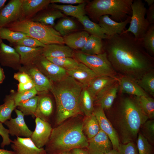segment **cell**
<instances>
[{"instance_id":"20","label":"cell","mask_w":154,"mask_h":154,"mask_svg":"<svg viewBox=\"0 0 154 154\" xmlns=\"http://www.w3.org/2000/svg\"><path fill=\"white\" fill-rule=\"evenodd\" d=\"M15 48L20 55V64L25 66L34 64L43 55V47L31 48L16 45Z\"/></svg>"},{"instance_id":"52","label":"cell","mask_w":154,"mask_h":154,"mask_svg":"<svg viewBox=\"0 0 154 154\" xmlns=\"http://www.w3.org/2000/svg\"><path fill=\"white\" fill-rule=\"evenodd\" d=\"M66 154H90L88 151L84 148H75L73 149Z\"/></svg>"},{"instance_id":"26","label":"cell","mask_w":154,"mask_h":154,"mask_svg":"<svg viewBox=\"0 0 154 154\" xmlns=\"http://www.w3.org/2000/svg\"><path fill=\"white\" fill-rule=\"evenodd\" d=\"M53 109V102L50 97L46 96H39L35 118L38 117L49 122Z\"/></svg>"},{"instance_id":"4","label":"cell","mask_w":154,"mask_h":154,"mask_svg":"<svg viewBox=\"0 0 154 154\" xmlns=\"http://www.w3.org/2000/svg\"><path fill=\"white\" fill-rule=\"evenodd\" d=\"M148 119L135 100L123 99L115 118L116 131L121 143L136 140L141 127Z\"/></svg>"},{"instance_id":"27","label":"cell","mask_w":154,"mask_h":154,"mask_svg":"<svg viewBox=\"0 0 154 154\" xmlns=\"http://www.w3.org/2000/svg\"><path fill=\"white\" fill-rule=\"evenodd\" d=\"M78 19L83 25L85 31L91 35L102 39L107 38L111 36L108 31L102 28L99 24L91 21L86 15L80 17Z\"/></svg>"},{"instance_id":"51","label":"cell","mask_w":154,"mask_h":154,"mask_svg":"<svg viewBox=\"0 0 154 154\" xmlns=\"http://www.w3.org/2000/svg\"><path fill=\"white\" fill-rule=\"evenodd\" d=\"M50 3H61L68 4H81L86 1L84 0H50Z\"/></svg>"},{"instance_id":"56","label":"cell","mask_w":154,"mask_h":154,"mask_svg":"<svg viewBox=\"0 0 154 154\" xmlns=\"http://www.w3.org/2000/svg\"><path fill=\"white\" fill-rule=\"evenodd\" d=\"M7 0H0V11L4 7Z\"/></svg>"},{"instance_id":"50","label":"cell","mask_w":154,"mask_h":154,"mask_svg":"<svg viewBox=\"0 0 154 154\" xmlns=\"http://www.w3.org/2000/svg\"><path fill=\"white\" fill-rule=\"evenodd\" d=\"M35 87V85L31 81L25 83H19L18 85L17 92L29 90Z\"/></svg>"},{"instance_id":"28","label":"cell","mask_w":154,"mask_h":154,"mask_svg":"<svg viewBox=\"0 0 154 154\" xmlns=\"http://www.w3.org/2000/svg\"><path fill=\"white\" fill-rule=\"evenodd\" d=\"M64 14L58 9L51 8L45 10L31 19L32 21L52 27L57 19L65 17Z\"/></svg>"},{"instance_id":"31","label":"cell","mask_w":154,"mask_h":154,"mask_svg":"<svg viewBox=\"0 0 154 154\" xmlns=\"http://www.w3.org/2000/svg\"><path fill=\"white\" fill-rule=\"evenodd\" d=\"M102 40L96 36L90 35L80 51L90 55L98 54L103 53L104 45Z\"/></svg>"},{"instance_id":"2","label":"cell","mask_w":154,"mask_h":154,"mask_svg":"<svg viewBox=\"0 0 154 154\" xmlns=\"http://www.w3.org/2000/svg\"><path fill=\"white\" fill-rule=\"evenodd\" d=\"M83 120L78 116L72 117L53 128L45 145L46 153H65L74 148H86L88 139L83 131Z\"/></svg>"},{"instance_id":"14","label":"cell","mask_w":154,"mask_h":154,"mask_svg":"<svg viewBox=\"0 0 154 154\" xmlns=\"http://www.w3.org/2000/svg\"><path fill=\"white\" fill-rule=\"evenodd\" d=\"M88 143L86 148L90 154H106L113 149L109 137L101 130L96 135L88 140Z\"/></svg>"},{"instance_id":"18","label":"cell","mask_w":154,"mask_h":154,"mask_svg":"<svg viewBox=\"0 0 154 154\" xmlns=\"http://www.w3.org/2000/svg\"><path fill=\"white\" fill-rule=\"evenodd\" d=\"M66 72L67 75L81 83L83 87H87L97 76L89 68L80 62L75 67L66 70Z\"/></svg>"},{"instance_id":"11","label":"cell","mask_w":154,"mask_h":154,"mask_svg":"<svg viewBox=\"0 0 154 154\" xmlns=\"http://www.w3.org/2000/svg\"><path fill=\"white\" fill-rule=\"evenodd\" d=\"M17 117L11 118L4 123L7 127L9 134L23 138L30 137L33 131L28 128L24 120V115L20 110L15 109Z\"/></svg>"},{"instance_id":"9","label":"cell","mask_w":154,"mask_h":154,"mask_svg":"<svg viewBox=\"0 0 154 154\" xmlns=\"http://www.w3.org/2000/svg\"><path fill=\"white\" fill-rule=\"evenodd\" d=\"M34 64L52 82L59 81L67 75L66 70L54 64L43 55Z\"/></svg>"},{"instance_id":"40","label":"cell","mask_w":154,"mask_h":154,"mask_svg":"<svg viewBox=\"0 0 154 154\" xmlns=\"http://www.w3.org/2000/svg\"><path fill=\"white\" fill-rule=\"evenodd\" d=\"M46 58L54 64L66 70L75 67L79 62L76 59L72 57Z\"/></svg>"},{"instance_id":"35","label":"cell","mask_w":154,"mask_h":154,"mask_svg":"<svg viewBox=\"0 0 154 154\" xmlns=\"http://www.w3.org/2000/svg\"><path fill=\"white\" fill-rule=\"evenodd\" d=\"M135 100L143 113L149 119L154 118V100L147 96L136 97Z\"/></svg>"},{"instance_id":"24","label":"cell","mask_w":154,"mask_h":154,"mask_svg":"<svg viewBox=\"0 0 154 154\" xmlns=\"http://www.w3.org/2000/svg\"><path fill=\"white\" fill-rule=\"evenodd\" d=\"M117 78L103 76L95 77L87 87V89L94 101L98 95L108 86L117 82Z\"/></svg>"},{"instance_id":"19","label":"cell","mask_w":154,"mask_h":154,"mask_svg":"<svg viewBox=\"0 0 154 154\" xmlns=\"http://www.w3.org/2000/svg\"><path fill=\"white\" fill-rule=\"evenodd\" d=\"M20 56L15 48L2 42L0 47V62L4 66L19 68Z\"/></svg>"},{"instance_id":"29","label":"cell","mask_w":154,"mask_h":154,"mask_svg":"<svg viewBox=\"0 0 154 154\" xmlns=\"http://www.w3.org/2000/svg\"><path fill=\"white\" fill-rule=\"evenodd\" d=\"M90 36L85 31L71 33L63 37L64 44L72 49H81Z\"/></svg>"},{"instance_id":"45","label":"cell","mask_w":154,"mask_h":154,"mask_svg":"<svg viewBox=\"0 0 154 154\" xmlns=\"http://www.w3.org/2000/svg\"><path fill=\"white\" fill-rule=\"evenodd\" d=\"M15 43L17 45L31 48L44 47L46 45L38 40L28 36L25 37Z\"/></svg>"},{"instance_id":"55","label":"cell","mask_w":154,"mask_h":154,"mask_svg":"<svg viewBox=\"0 0 154 154\" xmlns=\"http://www.w3.org/2000/svg\"><path fill=\"white\" fill-rule=\"evenodd\" d=\"M106 154H120L118 150L112 149Z\"/></svg>"},{"instance_id":"6","label":"cell","mask_w":154,"mask_h":154,"mask_svg":"<svg viewBox=\"0 0 154 154\" xmlns=\"http://www.w3.org/2000/svg\"><path fill=\"white\" fill-rule=\"evenodd\" d=\"M5 27L25 33L45 45L64 44L63 37L52 27L33 21L31 19L18 20Z\"/></svg>"},{"instance_id":"34","label":"cell","mask_w":154,"mask_h":154,"mask_svg":"<svg viewBox=\"0 0 154 154\" xmlns=\"http://www.w3.org/2000/svg\"><path fill=\"white\" fill-rule=\"evenodd\" d=\"M16 107L13 96L6 97L4 104L0 105V121L4 123L11 118L12 113Z\"/></svg>"},{"instance_id":"48","label":"cell","mask_w":154,"mask_h":154,"mask_svg":"<svg viewBox=\"0 0 154 154\" xmlns=\"http://www.w3.org/2000/svg\"><path fill=\"white\" fill-rule=\"evenodd\" d=\"M14 78L20 83H25L32 81L29 76L24 72L15 73Z\"/></svg>"},{"instance_id":"15","label":"cell","mask_w":154,"mask_h":154,"mask_svg":"<svg viewBox=\"0 0 154 154\" xmlns=\"http://www.w3.org/2000/svg\"><path fill=\"white\" fill-rule=\"evenodd\" d=\"M11 147L15 154H46L43 148H38L30 137H17L11 143Z\"/></svg>"},{"instance_id":"17","label":"cell","mask_w":154,"mask_h":154,"mask_svg":"<svg viewBox=\"0 0 154 154\" xmlns=\"http://www.w3.org/2000/svg\"><path fill=\"white\" fill-rule=\"evenodd\" d=\"M50 3V0H22L19 20L31 19L38 12L47 8Z\"/></svg>"},{"instance_id":"16","label":"cell","mask_w":154,"mask_h":154,"mask_svg":"<svg viewBox=\"0 0 154 154\" xmlns=\"http://www.w3.org/2000/svg\"><path fill=\"white\" fill-rule=\"evenodd\" d=\"M29 68L27 73L30 76L38 92H46L51 90L53 82L43 74L34 64L26 66Z\"/></svg>"},{"instance_id":"46","label":"cell","mask_w":154,"mask_h":154,"mask_svg":"<svg viewBox=\"0 0 154 154\" xmlns=\"http://www.w3.org/2000/svg\"><path fill=\"white\" fill-rule=\"evenodd\" d=\"M118 150L120 154H139L137 145L134 142L120 143Z\"/></svg>"},{"instance_id":"5","label":"cell","mask_w":154,"mask_h":154,"mask_svg":"<svg viewBox=\"0 0 154 154\" xmlns=\"http://www.w3.org/2000/svg\"><path fill=\"white\" fill-rule=\"evenodd\" d=\"M133 0H94L88 1L85 10L90 18L98 22L100 17L110 15L117 22H121L131 16V5Z\"/></svg>"},{"instance_id":"53","label":"cell","mask_w":154,"mask_h":154,"mask_svg":"<svg viewBox=\"0 0 154 154\" xmlns=\"http://www.w3.org/2000/svg\"><path fill=\"white\" fill-rule=\"evenodd\" d=\"M0 154H15L12 151H9L3 149H0Z\"/></svg>"},{"instance_id":"60","label":"cell","mask_w":154,"mask_h":154,"mask_svg":"<svg viewBox=\"0 0 154 154\" xmlns=\"http://www.w3.org/2000/svg\"><path fill=\"white\" fill-rule=\"evenodd\" d=\"M46 154H47V153Z\"/></svg>"},{"instance_id":"39","label":"cell","mask_w":154,"mask_h":154,"mask_svg":"<svg viewBox=\"0 0 154 154\" xmlns=\"http://www.w3.org/2000/svg\"><path fill=\"white\" fill-rule=\"evenodd\" d=\"M0 36L2 39L6 40L11 43H16L28 36L25 33L12 31L5 27H0Z\"/></svg>"},{"instance_id":"41","label":"cell","mask_w":154,"mask_h":154,"mask_svg":"<svg viewBox=\"0 0 154 154\" xmlns=\"http://www.w3.org/2000/svg\"><path fill=\"white\" fill-rule=\"evenodd\" d=\"M144 48L149 52L154 54V24L150 25L141 40Z\"/></svg>"},{"instance_id":"47","label":"cell","mask_w":154,"mask_h":154,"mask_svg":"<svg viewBox=\"0 0 154 154\" xmlns=\"http://www.w3.org/2000/svg\"><path fill=\"white\" fill-rule=\"evenodd\" d=\"M0 121V135L2 138V141L1 144V147L3 148L6 145L10 144L12 140L9 138L8 129L5 128Z\"/></svg>"},{"instance_id":"42","label":"cell","mask_w":154,"mask_h":154,"mask_svg":"<svg viewBox=\"0 0 154 154\" xmlns=\"http://www.w3.org/2000/svg\"><path fill=\"white\" fill-rule=\"evenodd\" d=\"M140 130L142 135L151 144L154 143V120H147L141 127Z\"/></svg>"},{"instance_id":"43","label":"cell","mask_w":154,"mask_h":154,"mask_svg":"<svg viewBox=\"0 0 154 154\" xmlns=\"http://www.w3.org/2000/svg\"><path fill=\"white\" fill-rule=\"evenodd\" d=\"M137 147L139 154H153L152 145L142 135L140 132L138 134Z\"/></svg>"},{"instance_id":"57","label":"cell","mask_w":154,"mask_h":154,"mask_svg":"<svg viewBox=\"0 0 154 154\" xmlns=\"http://www.w3.org/2000/svg\"><path fill=\"white\" fill-rule=\"evenodd\" d=\"M145 1L147 2L149 7L154 4V0H145Z\"/></svg>"},{"instance_id":"13","label":"cell","mask_w":154,"mask_h":154,"mask_svg":"<svg viewBox=\"0 0 154 154\" xmlns=\"http://www.w3.org/2000/svg\"><path fill=\"white\" fill-rule=\"evenodd\" d=\"M22 0H11L0 11V27L19 20L21 13Z\"/></svg>"},{"instance_id":"25","label":"cell","mask_w":154,"mask_h":154,"mask_svg":"<svg viewBox=\"0 0 154 154\" xmlns=\"http://www.w3.org/2000/svg\"><path fill=\"white\" fill-rule=\"evenodd\" d=\"M42 55L45 57L73 58L74 52L73 49L67 46L53 44L46 45L43 47Z\"/></svg>"},{"instance_id":"10","label":"cell","mask_w":154,"mask_h":154,"mask_svg":"<svg viewBox=\"0 0 154 154\" xmlns=\"http://www.w3.org/2000/svg\"><path fill=\"white\" fill-rule=\"evenodd\" d=\"M93 114L96 117L100 130L108 136L113 146V149L118 150L120 140L118 133L112 123L107 118L104 110L100 106L94 108Z\"/></svg>"},{"instance_id":"37","label":"cell","mask_w":154,"mask_h":154,"mask_svg":"<svg viewBox=\"0 0 154 154\" xmlns=\"http://www.w3.org/2000/svg\"><path fill=\"white\" fill-rule=\"evenodd\" d=\"M39 97V96H36L20 102L17 106V109L21 111L24 116H31L35 118Z\"/></svg>"},{"instance_id":"54","label":"cell","mask_w":154,"mask_h":154,"mask_svg":"<svg viewBox=\"0 0 154 154\" xmlns=\"http://www.w3.org/2000/svg\"><path fill=\"white\" fill-rule=\"evenodd\" d=\"M5 77L3 70L0 67V84L3 82Z\"/></svg>"},{"instance_id":"1","label":"cell","mask_w":154,"mask_h":154,"mask_svg":"<svg viewBox=\"0 0 154 154\" xmlns=\"http://www.w3.org/2000/svg\"><path fill=\"white\" fill-rule=\"evenodd\" d=\"M104 49L114 70L136 81L149 71L152 57L145 50L141 40L130 32L110 36L104 39Z\"/></svg>"},{"instance_id":"38","label":"cell","mask_w":154,"mask_h":154,"mask_svg":"<svg viewBox=\"0 0 154 154\" xmlns=\"http://www.w3.org/2000/svg\"><path fill=\"white\" fill-rule=\"evenodd\" d=\"M146 93L154 96V75L153 72L149 71L135 81Z\"/></svg>"},{"instance_id":"21","label":"cell","mask_w":154,"mask_h":154,"mask_svg":"<svg viewBox=\"0 0 154 154\" xmlns=\"http://www.w3.org/2000/svg\"><path fill=\"white\" fill-rule=\"evenodd\" d=\"M117 84V81L102 91L96 97L94 103L104 110L111 108L117 96L119 87Z\"/></svg>"},{"instance_id":"7","label":"cell","mask_w":154,"mask_h":154,"mask_svg":"<svg viewBox=\"0 0 154 154\" xmlns=\"http://www.w3.org/2000/svg\"><path fill=\"white\" fill-rule=\"evenodd\" d=\"M74 56L78 61L86 66L97 76H107L116 78L118 77L105 52L98 54L90 55L77 51L74 52Z\"/></svg>"},{"instance_id":"58","label":"cell","mask_w":154,"mask_h":154,"mask_svg":"<svg viewBox=\"0 0 154 154\" xmlns=\"http://www.w3.org/2000/svg\"><path fill=\"white\" fill-rule=\"evenodd\" d=\"M2 39L0 36V47L1 43L3 42Z\"/></svg>"},{"instance_id":"8","label":"cell","mask_w":154,"mask_h":154,"mask_svg":"<svg viewBox=\"0 0 154 154\" xmlns=\"http://www.w3.org/2000/svg\"><path fill=\"white\" fill-rule=\"evenodd\" d=\"M131 6L130 25L123 32L131 33L136 39L141 40L150 25L145 18L147 9L141 0H133Z\"/></svg>"},{"instance_id":"22","label":"cell","mask_w":154,"mask_h":154,"mask_svg":"<svg viewBox=\"0 0 154 154\" xmlns=\"http://www.w3.org/2000/svg\"><path fill=\"white\" fill-rule=\"evenodd\" d=\"M121 91L123 92L136 97L149 96L134 80L125 76L116 79Z\"/></svg>"},{"instance_id":"49","label":"cell","mask_w":154,"mask_h":154,"mask_svg":"<svg viewBox=\"0 0 154 154\" xmlns=\"http://www.w3.org/2000/svg\"><path fill=\"white\" fill-rule=\"evenodd\" d=\"M147 21L150 25L154 24V4L149 7L147 9L146 14Z\"/></svg>"},{"instance_id":"36","label":"cell","mask_w":154,"mask_h":154,"mask_svg":"<svg viewBox=\"0 0 154 154\" xmlns=\"http://www.w3.org/2000/svg\"><path fill=\"white\" fill-rule=\"evenodd\" d=\"M54 28L63 37L76 30L77 26L75 22L70 19L63 17L54 25Z\"/></svg>"},{"instance_id":"32","label":"cell","mask_w":154,"mask_h":154,"mask_svg":"<svg viewBox=\"0 0 154 154\" xmlns=\"http://www.w3.org/2000/svg\"><path fill=\"white\" fill-rule=\"evenodd\" d=\"M82 129L83 133L88 140L96 135L100 130L97 119L93 113L85 116L83 119Z\"/></svg>"},{"instance_id":"44","label":"cell","mask_w":154,"mask_h":154,"mask_svg":"<svg viewBox=\"0 0 154 154\" xmlns=\"http://www.w3.org/2000/svg\"><path fill=\"white\" fill-rule=\"evenodd\" d=\"M38 93L35 87L21 92H17L13 95L17 107L20 102L28 100L36 96Z\"/></svg>"},{"instance_id":"3","label":"cell","mask_w":154,"mask_h":154,"mask_svg":"<svg viewBox=\"0 0 154 154\" xmlns=\"http://www.w3.org/2000/svg\"><path fill=\"white\" fill-rule=\"evenodd\" d=\"M83 85L67 75L60 81L53 82L50 91L56 105L55 124L58 125L67 119L82 113L80 106Z\"/></svg>"},{"instance_id":"59","label":"cell","mask_w":154,"mask_h":154,"mask_svg":"<svg viewBox=\"0 0 154 154\" xmlns=\"http://www.w3.org/2000/svg\"><path fill=\"white\" fill-rule=\"evenodd\" d=\"M65 154V153H63V154Z\"/></svg>"},{"instance_id":"33","label":"cell","mask_w":154,"mask_h":154,"mask_svg":"<svg viewBox=\"0 0 154 154\" xmlns=\"http://www.w3.org/2000/svg\"><path fill=\"white\" fill-rule=\"evenodd\" d=\"M94 99L87 87H83L80 95V106L82 113L85 116L92 114L94 109Z\"/></svg>"},{"instance_id":"30","label":"cell","mask_w":154,"mask_h":154,"mask_svg":"<svg viewBox=\"0 0 154 154\" xmlns=\"http://www.w3.org/2000/svg\"><path fill=\"white\" fill-rule=\"evenodd\" d=\"M87 1L76 6L69 5H60L53 3L50 4L51 8L56 9L63 12L64 15L71 16L78 19L86 15L85 7Z\"/></svg>"},{"instance_id":"12","label":"cell","mask_w":154,"mask_h":154,"mask_svg":"<svg viewBox=\"0 0 154 154\" xmlns=\"http://www.w3.org/2000/svg\"><path fill=\"white\" fill-rule=\"evenodd\" d=\"M35 118V128L30 138L35 145L40 148L47 143L53 128L49 122L38 117Z\"/></svg>"},{"instance_id":"23","label":"cell","mask_w":154,"mask_h":154,"mask_svg":"<svg viewBox=\"0 0 154 154\" xmlns=\"http://www.w3.org/2000/svg\"><path fill=\"white\" fill-rule=\"evenodd\" d=\"M131 17L129 16L122 22H117L112 19L109 15H104L100 17L98 22L99 25L110 33L112 36L123 33L127 25L130 23Z\"/></svg>"}]
</instances>
